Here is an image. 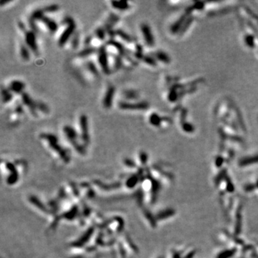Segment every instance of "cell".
I'll use <instances>...</instances> for the list:
<instances>
[{"label": "cell", "instance_id": "1f68e13d", "mask_svg": "<svg viewBox=\"0 0 258 258\" xmlns=\"http://www.w3.org/2000/svg\"><path fill=\"white\" fill-rule=\"evenodd\" d=\"M58 9V5H57V4H51V5L47 6L43 10L45 12H55V11H57Z\"/></svg>", "mask_w": 258, "mask_h": 258}, {"label": "cell", "instance_id": "e0dca14e", "mask_svg": "<svg viewBox=\"0 0 258 258\" xmlns=\"http://www.w3.org/2000/svg\"><path fill=\"white\" fill-rule=\"evenodd\" d=\"M175 211L173 209H168V210H164V212H161V213H159L157 216V218L159 219H166V218L169 217V216H172L173 215H174Z\"/></svg>", "mask_w": 258, "mask_h": 258}, {"label": "cell", "instance_id": "ac0fdd59", "mask_svg": "<svg viewBox=\"0 0 258 258\" xmlns=\"http://www.w3.org/2000/svg\"><path fill=\"white\" fill-rule=\"evenodd\" d=\"M236 251H237L236 249L225 250V251H223L222 252L219 253L216 258H230L232 257L235 253H236Z\"/></svg>", "mask_w": 258, "mask_h": 258}, {"label": "cell", "instance_id": "7a4b0ae2", "mask_svg": "<svg viewBox=\"0 0 258 258\" xmlns=\"http://www.w3.org/2000/svg\"><path fill=\"white\" fill-rule=\"evenodd\" d=\"M40 137L42 139L46 141L48 143L49 146L51 148H53V150L55 151L56 152H57L59 154L61 157L62 158H65L66 157V154L65 152L64 151L63 149H62L61 146L58 144V141H57V137L54 135V134L51 133H42L40 135Z\"/></svg>", "mask_w": 258, "mask_h": 258}, {"label": "cell", "instance_id": "f35d334b", "mask_svg": "<svg viewBox=\"0 0 258 258\" xmlns=\"http://www.w3.org/2000/svg\"><path fill=\"white\" fill-rule=\"evenodd\" d=\"M253 250V246H252V245H247V246L244 247L243 252L248 251V250Z\"/></svg>", "mask_w": 258, "mask_h": 258}, {"label": "cell", "instance_id": "e575fe53", "mask_svg": "<svg viewBox=\"0 0 258 258\" xmlns=\"http://www.w3.org/2000/svg\"><path fill=\"white\" fill-rule=\"evenodd\" d=\"M223 162H224V159L221 156H218L216 159V166L217 167H220L222 165Z\"/></svg>", "mask_w": 258, "mask_h": 258}, {"label": "cell", "instance_id": "8992f818", "mask_svg": "<svg viewBox=\"0 0 258 258\" xmlns=\"http://www.w3.org/2000/svg\"><path fill=\"white\" fill-rule=\"evenodd\" d=\"M79 126H80L82 141L85 143H88L90 140L89 128H88V117L85 114H82L79 118Z\"/></svg>", "mask_w": 258, "mask_h": 258}, {"label": "cell", "instance_id": "f1b7e54d", "mask_svg": "<svg viewBox=\"0 0 258 258\" xmlns=\"http://www.w3.org/2000/svg\"><path fill=\"white\" fill-rule=\"evenodd\" d=\"M225 181H226V183H227V192H230V193H232V192H234V185H233V184H232V182L230 178H229V177L227 176L225 178Z\"/></svg>", "mask_w": 258, "mask_h": 258}, {"label": "cell", "instance_id": "484cf974", "mask_svg": "<svg viewBox=\"0 0 258 258\" xmlns=\"http://www.w3.org/2000/svg\"><path fill=\"white\" fill-rule=\"evenodd\" d=\"M149 122H150L151 124H152L153 126H157L160 124L161 118H160V117L156 113H153L151 115L150 118H149Z\"/></svg>", "mask_w": 258, "mask_h": 258}, {"label": "cell", "instance_id": "4316f807", "mask_svg": "<svg viewBox=\"0 0 258 258\" xmlns=\"http://www.w3.org/2000/svg\"><path fill=\"white\" fill-rule=\"evenodd\" d=\"M224 233H225L226 235H227V236L229 238H230V239H231L232 240H233V242H234L235 243L237 244V245H244L243 240H242V239H239V238L237 236V235L231 234H230V233H229L228 232L226 231V230H224Z\"/></svg>", "mask_w": 258, "mask_h": 258}, {"label": "cell", "instance_id": "2e32d148", "mask_svg": "<svg viewBox=\"0 0 258 258\" xmlns=\"http://www.w3.org/2000/svg\"><path fill=\"white\" fill-rule=\"evenodd\" d=\"M116 35H118L122 40H123L124 42H128V43H130V42H132V38L129 35V34L126 33V32L123 31L121 30H118L116 31Z\"/></svg>", "mask_w": 258, "mask_h": 258}, {"label": "cell", "instance_id": "9a60e30c", "mask_svg": "<svg viewBox=\"0 0 258 258\" xmlns=\"http://www.w3.org/2000/svg\"><path fill=\"white\" fill-rule=\"evenodd\" d=\"M256 163H258V156L245 157L239 161V165L240 166H245L252 164H256Z\"/></svg>", "mask_w": 258, "mask_h": 258}, {"label": "cell", "instance_id": "ffe728a7", "mask_svg": "<svg viewBox=\"0 0 258 258\" xmlns=\"http://www.w3.org/2000/svg\"><path fill=\"white\" fill-rule=\"evenodd\" d=\"M95 52V49L93 47H86V48L83 49L82 51H80V53H79V56L82 57H88V56L91 55Z\"/></svg>", "mask_w": 258, "mask_h": 258}, {"label": "cell", "instance_id": "8fae6325", "mask_svg": "<svg viewBox=\"0 0 258 258\" xmlns=\"http://www.w3.org/2000/svg\"><path fill=\"white\" fill-rule=\"evenodd\" d=\"M24 88H25V85L24 82L18 80H12L9 85V90L12 93L17 94L23 93Z\"/></svg>", "mask_w": 258, "mask_h": 258}, {"label": "cell", "instance_id": "d6986e66", "mask_svg": "<svg viewBox=\"0 0 258 258\" xmlns=\"http://www.w3.org/2000/svg\"><path fill=\"white\" fill-rule=\"evenodd\" d=\"M123 95L124 97L129 100H136L138 97V93L133 90H127L123 93Z\"/></svg>", "mask_w": 258, "mask_h": 258}, {"label": "cell", "instance_id": "3957f363", "mask_svg": "<svg viewBox=\"0 0 258 258\" xmlns=\"http://www.w3.org/2000/svg\"><path fill=\"white\" fill-rule=\"evenodd\" d=\"M98 59L100 67L102 71L106 75H109L111 73V69L109 66V60H108V53L105 46L100 47L98 50Z\"/></svg>", "mask_w": 258, "mask_h": 258}, {"label": "cell", "instance_id": "9c48e42d", "mask_svg": "<svg viewBox=\"0 0 258 258\" xmlns=\"http://www.w3.org/2000/svg\"><path fill=\"white\" fill-rule=\"evenodd\" d=\"M141 30L147 45L150 47H152L154 44V39L150 27L146 24H142L141 25Z\"/></svg>", "mask_w": 258, "mask_h": 258}, {"label": "cell", "instance_id": "30bf717a", "mask_svg": "<svg viewBox=\"0 0 258 258\" xmlns=\"http://www.w3.org/2000/svg\"><path fill=\"white\" fill-rule=\"evenodd\" d=\"M22 100L24 106L29 108V110L32 113V114H33L34 116L36 115V102H35L32 99V98L28 94L26 93H23L22 94Z\"/></svg>", "mask_w": 258, "mask_h": 258}, {"label": "cell", "instance_id": "4dcf8cb0", "mask_svg": "<svg viewBox=\"0 0 258 258\" xmlns=\"http://www.w3.org/2000/svg\"><path fill=\"white\" fill-rule=\"evenodd\" d=\"M156 57L158 59H160V60L163 61V62H168L169 61V57H168L165 53H162V52H158V53H157L156 54Z\"/></svg>", "mask_w": 258, "mask_h": 258}, {"label": "cell", "instance_id": "ab89813d", "mask_svg": "<svg viewBox=\"0 0 258 258\" xmlns=\"http://www.w3.org/2000/svg\"><path fill=\"white\" fill-rule=\"evenodd\" d=\"M173 256L174 258H181V256H180L179 253L177 252H174L173 253Z\"/></svg>", "mask_w": 258, "mask_h": 258}, {"label": "cell", "instance_id": "83f0119b", "mask_svg": "<svg viewBox=\"0 0 258 258\" xmlns=\"http://www.w3.org/2000/svg\"><path fill=\"white\" fill-rule=\"evenodd\" d=\"M36 107H37V109L39 110L41 112L45 113H48V111H49L48 107L47 106V105H45V103H42V102H37Z\"/></svg>", "mask_w": 258, "mask_h": 258}, {"label": "cell", "instance_id": "d6a6232c", "mask_svg": "<svg viewBox=\"0 0 258 258\" xmlns=\"http://www.w3.org/2000/svg\"><path fill=\"white\" fill-rule=\"evenodd\" d=\"M114 68L116 70L119 69L122 65V59L118 56L114 57Z\"/></svg>", "mask_w": 258, "mask_h": 258}, {"label": "cell", "instance_id": "44dd1931", "mask_svg": "<svg viewBox=\"0 0 258 258\" xmlns=\"http://www.w3.org/2000/svg\"><path fill=\"white\" fill-rule=\"evenodd\" d=\"M86 68L88 71L95 76H98V71L96 68L95 65L92 62H88L86 64Z\"/></svg>", "mask_w": 258, "mask_h": 258}, {"label": "cell", "instance_id": "b9f144b4", "mask_svg": "<svg viewBox=\"0 0 258 258\" xmlns=\"http://www.w3.org/2000/svg\"><path fill=\"white\" fill-rule=\"evenodd\" d=\"M256 187H258V181H257V184H256Z\"/></svg>", "mask_w": 258, "mask_h": 258}, {"label": "cell", "instance_id": "6da1fadb", "mask_svg": "<svg viewBox=\"0 0 258 258\" xmlns=\"http://www.w3.org/2000/svg\"><path fill=\"white\" fill-rule=\"evenodd\" d=\"M65 23L66 24V27L61 33V35L59 36L58 39V45L60 47H63L67 43L68 39L72 36H73L76 27L74 20L71 17L66 18L65 20Z\"/></svg>", "mask_w": 258, "mask_h": 258}, {"label": "cell", "instance_id": "d590c367", "mask_svg": "<svg viewBox=\"0 0 258 258\" xmlns=\"http://www.w3.org/2000/svg\"><path fill=\"white\" fill-rule=\"evenodd\" d=\"M141 160L142 161V163H146V160H147V155L146 154V153L144 152H142L141 154Z\"/></svg>", "mask_w": 258, "mask_h": 258}, {"label": "cell", "instance_id": "74e56055", "mask_svg": "<svg viewBox=\"0 0 258 258\" xmlns=\"http://www.w3.org/2000/svg\"><path fill=\"white\" fill-rule=\"evenodd\" d=\"M195 255H196V251L194 250V251H192L191 252H189V254H187L184 258H193Z\"/></svg>", "mask_w": 258, "mask_h": 258}, {"label": "cell", "instance_id": "cb8c5ba5", "mask_svg": "<svg viewBox=\"0 0 258 258\" xmlns=\"http://www.w3.org/2000/svg\"><path fill=\"white\" fill-rule=\"evenodd\" d=\"M226 176H227V170L226 169H223L222 171H221L220 173L216 176L214 179V182L216 186H218L219 184H220L221 181H222L223 179H225Z\"/></svg>", "mask_w": 258, "mask_h": 258}, {"label": "cell", "instance_id": "4fadbf2b", "mask_svg": "<svg viewBox=\"0 0 258 258\" xmlns=\"http://www.w3.org/2000/svg\"><path fill=\"white\" fill-rule=\"evenodd\" d=\"M242 206H239L236 213V224H235V235H239L242 232Z\"/></svg>", "mask_w": 258, "mask_h": 258}, {"label": "cell", "instance_id": "7402d4cb", "mask_svg": "<svg viewBox=\"0 0 258 258\" xmlns=\"http://www.w3.org/2000/svg\"><path fill=\"white\" fill-rule=\"evenodd\" d=\"M20 55L24 60H28L30 59V52L25 45H22L20 47Z\"/></svg>", "mask_w": 258, "mask_h": 258}, {"label": "cell", "instance_id": "52a82bcc", "mask_svg": "<svg viewBox=\"0 0 258 258\" xmlns=\"http://www.w3.org/2000/svg\"><path fill=\"white\" fill-rule=\"evenodd\" d=\"M24 31V39H25L26 45L30 47L34 53H36L38 50L37 45V39L35 33L33 31Z\"/></svg>", "mask_w": 258, "mask_h": 258}, {"label": "cell", "instance_id": "277c9868", "mask_svg": "<svg viewBox=\"0 0 258 258\" xmlns=\"http://www.w3.org/2000/svg\"><path fill=\"white\" fill-rule=\"evenodd\" d=\"M63 133L68 140L71 143V144L76 149V150L80 153L83 151V149L81 145L77 143V133L75 130L71 127V126L66 125L63 127Z\"/></svg>", "mask_w": 258, "mask_h": 258}, {"label": "cell", "instance_id": "836d02e7", "mask_svg": "<svg viewBox=\"0 0 258 258\" xmlns=\"http://www.w3.org/2000/svg\"><path fill=\"white\" fill-rule=\"evenodd\" d=\"M255 188H256V185H255V184H247V185L245 186L244 189H245V192H252V191H254L255 189Z\"/></svg>", "mask_w": 258, "mask_h": 258}, {"label": "cell", "instance_id": "ba28073f", "mask_svg": "<svg viewBox=\"0 0 258 258\" xmlns=\"http://www.w3.org/2000/svg\"><path fill=\"white\" fill-rule=\"evenodd\" d=\"M116 93V88L113 86H109L104 95L103 100V105L105 108H111L113 101V97Z\"/></svg>", "mask_w": 258, "mask_h": 258}, {"label": "cell", "instance_id": "f546056e", "mask_svg": "<svg viewBox=\"0 0 258 258\" xmlns=\"http://www.w3.org/2000/svg\"><path fill=\"white\" fill-rule=\"evenodd\" d=\"M78 44H79V36L78 34L77 33H75L73 35V37H72V40H71V45L73 49H76L78 46Z\"/></svg>", "mask_w": 258, "mask_h": 258}, {"label": "cell", "instance_id": "603a6c76", "mask_svg": "<svg viewBox=\"0 0 258 258\" xmlns=\"http://www.w3.org/2000/svg\"><path fill=\"white\" fill-rule=\"evenodd\" d=\"M95 35L98 37V39H99L100 40H104L106 37V31L105 28H102V27L98 28L95 30Z\"/></svg>", "mask_w": 258, "mask_h": 258}, {"label": "cell", "instance_id": "5bb4252c", "mask_svg": "<svg viewBox=\"0 0 258 258\" xmlns=\"http://www.w3.org/2000/svg\"><path fill=\"white\" fill-rule=\"evenodd\" d=\"M111 5L114 9L120 11L127 10L130 8V4L127 1H113Z\"/></svg>", "mask_w": 258, "mask_h": 258}, {"label": "cell", "instance_id": "7bdbcfd3", "mask_svg": "<svg viewBox=\"0 0 258 258\" xmlns=\"http://www.w3.org/2000/svg\"><path fill=\"white\" fill-rule=\"evenodd\" d=\"M257 245H258V242H257Z\"/></svg>", "mask_w": 258, "mask_h": 258}, {"label": "cell", "instance_id": "7c38bea8", "mask_svg": "<svg viewBox=\"0 0 258 258\" xmlns=\"http://www.w3.org/2000/svg\"><path fill=\"white\" fill-rule=\"evenodd\" d=\"M40 22H42V24H45V27H47V29L50 32V33H53L57 30L58 26H57V23H56L53 19H50V18L47 17L46 16H44L41 19Z\"/></svg>", "mask_w": 258, "mask_h": 258}, {"label": "cell", "instance_id": "d4e9b609", "mask_svg": "<svg viewBox=\"0 0 258 258\" xmlns=\"http://www.w3.org/2000/svg\"><path fill=\"white\" fill-rule=\"evenodd\" d=\"M3 102L4 103H8L12 99V94L10 90H2Z\"/></svg>", "mask_w": 258, "mask_h": 258}, {"label": "cell", "instance_id": "8d00e7d4", "mask_svg": "<svg viewBox=\"0 0 258 258\" xmlns=\"http://www.w3.org/2000/svg\"><path fill=\"white\" fill-rule=\"evenodd\" d=\"M15 112H16L17 114L22 113L23 112V108H22V106L19 105V106H17L16 108H15Z\"/></svg>", "mask_w": 258, "mask_h": 258}, {"label": "cell", "instance_id": "5b68a950", "mask_svg": "<svg viewBox=\"0 0 258 258\" xmlns=\"http://www.w3.org/2000/svg\"><path fill=\"white\" fill-rule=\"evenodd\" d=\"M119 108L121 110L125 111H140V110H146L149 107L147 102H129L121 101L118 103Z\"/></svg>", "mask_w": 258, "mask_h": 258}, {"label": "cell", "instance_id": "60d3db41", "mask_svg": "<svg viewBox=\"0 0 258 258\" xmlns=\"http://www.w3.org/2000/svg\"><path fill=\"white\" fill-rule=\"evenodd\" d=\"M251 256L252 257V258H258V254L257 253H256L255 252H252Z\"/></svg>", "mask_w": 258, "mask_h": 258}]
</instances>
